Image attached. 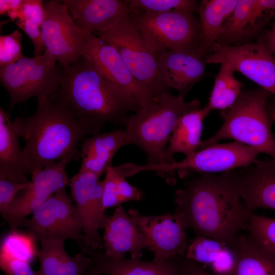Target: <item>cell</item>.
Masks as SVG:
<instances>
[{"instance_id": "6da1fadb", "label": "cell", "mask_w": 275, "mask_h": 275, "mask_svg": "<svg viewBox=\"0 0 275 275\" xmlns=\"http://www.w3.org/2000/svg\"><path fill=\"white\" fill-rule=\"evenodd\" d=\"M59 65V88L49 97L77 119L88 135L100 132L108 123L125 127L129 114L141 108L132 94L108 79L85 57Z\"/></svg>"}, {"instance_id": "7a4b0ae2", "label": "cell", "mask_w": 275, "mask_h": 275, "mask_svg": "<svg viewBox=\"0 0 275 275\" xmlns=\"http://www.w3.org/2000/svg\"><path fill=\"white\" fill-rule=\"evenodd\" d=\"M176 213L197 236L230 245L246 230L250 212L237 192L229 171L220 175L203 174L186 181L175 193Z\"/></svg>"}, {"instance_id": "3957f363", "label": "cell", "mask_w": 275, "mask_h": 275, "mask_svg": "<svg viewBox=\"0 0 275 275\" xmlns=\"http://www.w3.org/2000/svg\"><path fill=\"white\" fill-rule=\"evenodd\" d=\"M37 99L33 114L13 121L17 134L25 142L22 151L31 176L63 159L78 161V148L88 135L82 125L50 97Z\"/></svg>"}, {"instance_id": "277c9868", "label": "cell", "mask_w": 275, "mask_h": 275, "mask_svg": "<svg viewBox=\"0 0 275 275\" xmlns=\"http://www.w3.org/2000/svg\"><path fill=\"white\" fill-rule=\"evenodd\" d=\"M200 108L197 99L186 102L183 97L164 91L154 103L129 116L125 127L131 144L146 154L147 164H168L167 146L176 123L184 115Z\"/></svg>"}, {"instance_id": "5b68a950", "label": "cell", "mask_w": 275, "mask_h": 275, "mask_svg": "<svg viewBox=\"0 0 275 275\" xmlns=\"http://www.w3.org/2000/svg\"><path fill=\"white\" fill-rule=\"evenodd\" d=\"M271 95L262 88L243 90L233 105L221 112L225 120L221 127L212 137L201 141L198 150L230 139L254 147L275 159V138L267 111Z\"/></svg>"}, {"instance_id": "8992f818", "label": "cell", "mask_w": 275, "mask_h": 275, "mask_svg": "<svg viewBox=\"0 0 275 275\" xmlns=\"http://www.w3.org/2000/svg\"><path fill=\"white\" fill-rule=\"evenodd\" d=\"M260 151L256 148L237 142L214 144L198 150L184 159L162 165L133 164L132 172L154 171L171 185L176 182L175 172L180 178L193 173L213 174L235 170L255 163Z\"/></svg>"}, {"instance_id": "52a82bcc", "label": "cell", "mask_w": 275, "mask_h": 275, "mask_svg": "<svg viewBox=\"0 0 275 275\" xmlns=\"http://www.w3.org/2000/svg\"><path fill=\"white\" fill-rule=\"evenodd\" d=\"M130 15L156 58L166 51L199 50L203 54L200 21L194 13H130Z\"/></svg>"}, {"instance_id": "ba28073f", "label": "cell", "mask_w": 275, "mask_h": 275, "mask_svg": "<svg viewBox=\"0 0 275 275\" xmlns=\"http://www.w3.org/2000/svg\"><path fill=\"white\" fill-rule=\"evenodd\" d=\"M114 47L152 101L165 91L157 59L147 45L130 14L105 31L93 34Z\"/></svg>"}, {"instance_id": "9c48e42d", "label": "cell", "mask_w": 275, "mask_h": 275, "mask_svg": "<svg viewBox=\"0 0 275 275\" xmlns=\"http://www.w3.org/2000/svg\"><path fill=\"white\" fill-rule=\"evenodd\" d=\"M61 70L47 50L39 56H25L14 63L0 67V81L8 92L10 109L35 97L50 96L59 89Z\"/></svg>"}, {"instance_id": "30bf717a", "label": "cell", "mask_w": 275, "mask_h": 275, "mask_svg": "<svg viewBox=\"0 0 275 275\" xmlns=\"http://www.w3.org/2000/svg\"><path fill=\"white\" fill-rule=\"evenodd\" d=\"M21 227L26 228L28 233L39 241L64 242L70 239L78 244L84 240L81 218L66 189L53 194L30 218H23L18 228Z\"/></svg>"}, {"instance_id": "8fae6325", "label": "cell", "mask_w": 275, "mask_h": 275, "mask_svg": "<svg viewBox=\"0 0 275 275\" xmlns=\"http://www.w3.org/2000/svg\"><path fill=\"white\" fill-rule=\"evenodd\" d=\"M205 59L207 64L228 63L235 71L275 96V56L263 39L236 45L215 43Z\"/></svg>"}, {"instance_id": "7c38bea8", "label": "cell", "mask_w": 275, "mask_h": 275, "mask_svg": "<svg viewBox=\"0 0 275 275\" xmlns=\"http://www.w3.org/2000/svg\"><path fill=\"white\" fill-rule=\"evenodd\" d=\"M45 19L41 30L47 50L59 65L76 62L81 56L86 34L75 22L62 1L44 2Z\"/></svg>"}, {"instance_id": "4fadbf2b", "label": "cell", "mask_w": 275, "mask_h": 275, "mask_svg": "<svg viewBox=\"0 0 275 275\" xmlns=\"http://www.w3.org/2000/svg\"><path fill=\"white\" fill-rule=\"evenodd\" d=\"M127 212L145 236L148 250L154 254L153 259L185 257L189 244L186 234L188 227L182 215L176 212L146 215L133 208Z\"/></svg>"}, {"instance_id": "5bb4252c", "label": "cell", "mask_w": 275, "mask_h": 275, "mask_svg": "<svg viewBox=\"0 0 275 275\" xmlns=\"http://www.w3.org/2000/svg\"><path fill=\"white\" fill-rule=\"evenodd\" d=\"M72 160L63 159L44 167L35 175L29 187L19 193L8 208L1 213L11 230H18L20 222L46 202L53 194L66 189L69 179L66 171Z\"/></svg>"}, {"instance_id": "9a60e30c", "label": "cell", "mask_w": 275, "mask_h": 275, "mask_svg": "<svg viewBox=\"0 0 275 275\" xmlns=\"http://www.w3.org/2000/svg\"><path fill=\"white\" fill-rule=\"evenodd\" d=\"M100 176L95 173L79 171L69 179L71 197L83 224V242L93 249L103 248V229L105 217L103 205V186Z\"/></svg>"}, {"instance_id": "2e32d148", "label": "cell", "mask_w": 275, "mask_h": 275, "mask_svg": "<svg viewBox=\"0 0 275 275\" xmlns=\"http://www.w3.org/2000/svg\"><path fill=\"white\" fill-rule=\"evenodd\" d=\"M81 56L86 58L108 79L132 94L141 107L154 102L133 77L117 50L98 37L93 34L86 35Z\"/></svg>"}, {"instance_id": "e0dca14e", "label": "cell", "mask_w": 275, "mask_h": 275, "mask_svg": "<svg viewBox=\"0 0 275 275\" xmlns=\"http://www.w3.org/2000/svg\"><path fill=\"white\" fill-rule=\"evenodd\" d=\"M234 186L250 212L275 210V159L257 160L238 171H229Z\"/></svg>"}, {"instance_id": "ac0fdd59", "label": "cell", "mask_w": 275, "mask_h": 275, "mask_svg": "<svg viewBox=\"0 0 275 275\" xmlns=\"http://www.w3.org/2000/svg\"><path fill=\"white\" fill-rule=\"evenodd\" d=\"M161 82L166 89L176 90L184 97L194 85L201 80L207 64L199 50L166 51L157 57Z\"/></svg>"}, {"instance_id": "d6986e66", "label": "cell", "mask_w": 275, "mask_h": 275, "mask_svg": "<svg viewBox=\"0 0 275 275\" xmlns=\"http://www.w3.org/2000/svg\"><path fill=\"white\" fill-rule=\"evenodd\" d=\"M79 246L82 252L94 261L92 267L85 275H182L181 262L183 258L151 261L116 258L106 255L101 249H93L84 243Z\"/></svg>"}, {"instance_id": "ffe728a7", "label": "cell", "mask_w": 275, "mask_h": 275, "mask_svg": "<svg viewBox=\"0 0 275 275\" xmlns=\"http://www.w3.org/2000/svg\"><path fill=\"white\" fill-rule=\"evenodd\" d=\"M103 229L104 252L109 257L122 258L129 253L131 258L141 259L143 249H148L145 236L122 205L106 215Z\"/></svg>"}, {"instance_id": "44dd1931", "label": "cell", "mask_w": 275, "mask_h": 275, "mask_svg": "<svg viewBox=\"0 0 275 275\" xmlns=\"http://www.w3.org/2000/svg\"><path fill=\"white\" fill-rule=\"evenodd\" d=\"M76 24L86 34L103 32L130 13L126 1L64 0Z\"/></svg>"}, {"instance_id": "7402d4cb", "label": "cell", "mask_w": 275, "mask_h": 275, "mask_svg": "<svg viewBox=\"0 0 275 275\" xmlns=\"http://www.w3.org/2000/svg\"><path fill=\"white\" fill-rule=\"evenodd\" d=\"M130 144L125 129L99 132L85 138L80 146L81 162L79 171L92 172L100 177L107 168L113 166V159L117 152L122 147Z\"/></svg>"}, {"instance_id": "603a6c76", "label": "cell", "mask_w": 275, "mask_h": 275, "mask_svg": "<svg viewBox=\"0 0 275 275\" xmlns=\"http://www.w3.org/2000/svg\"><path fill=\"white\" fill-rule=\"evenodd\" d=\"M185 258L199 263L213 275H233L237 262L230 245L197 235L189 241Z\"/></svg>"}, {"instance_id": "cb8c5ba5", "label": "cell", "mask_w": 275, "mask_h": 275, "mask_svg": "<svg viewBox=\"0 0 275 275\" xmlns=\"http://www.w3.org/2000/svg\"><path fill=\"white\" fill-rule=\"evenodd\" d=\"M38 252L41 275H84L93 266L94 261L84 253L71 257L66 252L64 242L53 240L40 241Z\"/></svg>"}, {"instance_id": "d4e9b609", "label": "cell", "mask_w": 275, "mask_h": 275, "mask_svg": "<svg viewBox=\"0 0 275 275\" xmlns=\"http://www.w3.org/2000/svg\"><path fill=\"white\" fill-rule=\"evenodd\" d=\"M19 136L13 126L10 114L0 107V176L30 183L27 167Z\"/></svg>"}, {"instance_id": "484cf974", "label": "cell", "mask_w": 275, "mask_h": 275, "mask_svg": "<svg viewBox=\"0 0 275 275\" xmlns=\"http://www.w3.org/2000/svg\"><path fill=\"white\" fill-rule=\"evenodd\" d=\"M211 112L206 105L203 108L184 115L178 120L167 148L168 164L176 161L173 157L175 153H181L187 156L198 150L201 142L204 120Z\"/></svg>"}, {"instance_id": "4316f807", "label": "cell", "mask_w": 275, "mask_h": 275, "mask_svg": "<svg viewBox=\"0 0 275 275\" xmlns=\"http://www.w3.org/2000/svg\"><path fill=\"white\" fill-rule=\"evenodd\" d=\"M237 259L233 275H275V254L248 235L240 234L230 245Z\"/></svg>"}, {"instance_id": "83f0119b", "label": "cell", "mask_w": 275, "mask_h": 275, "mask_svg": "<svg viewBox=\"0 0 275 275\" xmlns=\"http://www.w3.org/2000/svg\"><path fill=\"white\" fill-rule=\"evenodd\" d=\"M238 0H202L198 12L202 38V52L206 57L216 43L226 20Z\"/></svg>"}, {"instance_id": "f1b7e54d", "label": "cell", "mask_w": 275, "mask_h": 275, "mask_svg": "<svg viewBox=\"0 0 275 275\" xmlns=\"http://www.w3.org/2000/svg\"><path fill=\"white\" fill-rule=\"evenodd\" d=\"M255 0H238L237 5L224 23L216 43L236 45L245 43L250 28Z\"/></svg>"}, {"instance_id": "f546056e", "label": "cell", "mask_w": 275, "mask_h": 275, "mask_svg": "<svg viewBox=\"0 0 275 275\" xmlns=\"http://www.w3.org/2000/svg\"><path fill=\"white\" fill-rule=\"evenodd\" d=\"M235 70L227 63L221 64V68L215 77L209 100L206 105L211 111L221 112L229 108L235 103L243 90L244 85L234 75Z\"/></svg>"}, {"instance_id": "4dcf8cb0", "label": "cell", "mask_w": 275, "mask_h": 275, "mask_svg": "<svg viewBox=\"0 0 275 275\" xmlns=\"http://www.w3.org/2000/svg\"><path fill=\"white\" fill-rule=\"evenodd\" d=\"M103 180V205L105 210L117 207L130 201H140L144 193L136 186L131 185L126 177L119 174L112 166L104 172Z\"/></svg>"}, {"instance_id": "1f68e13d", "label": "cell", "mask_w": 275, "mask_h": 275, "mask_svg": "<svg viewBox=\"0 0 275 275\" xmlns=\"http://www.w3.org/2000/svg\"><path fill=\"white\" fill-rule=\"evenodd\" d=\"M36 241L29 233L11 230L1 240L0 257L31 263L38 255Z\"/></svg>"}, {"instance_id": "d6a6232c", "label": "cell", "mask_w": 275, "mask_h": 275, "mask_svg": "<svg viewBox=\"0 0 275 275\" xmlns=\"http://www.w3.org/2000/svg\"><path fill=\"white\" fill-rule=\"evenodd\" d=\"M130 13L198 12L199 5L194 0H129L126 1Z\"/></svg>"}, {"instance_id": "836d02e7", "label": "cell", "mask_w": 275, "mask_h": 275, "mask_svg": "<svg viewBox=\"0 0 275 275\" xmlns=\"http://www.w3.org/2000/svg\"><path fill=\"white\" fill-rule=\"evenodd\" d=\"M248 235L263 249L275 254V218L255 213L250 214Z\"/></svg>"}, {"instance_id": "e575fe53", "label": "cell", "mask_w": 275, "mask_h": 275, "mask_svg": "<svg viewBox=\"0 0 275 275\" xmlns=\"http://www.w3.org/2000/svg\"><path fill=\"white\" fill-rule=\"evenodd\" d=\"M22 34L18 30L0 37V67L15 63L24 56L22 52Z\"/></svg>"}, {"instance_id": "d590c367", "label": "cell", "mask_w": 275, "mask_h": 275, "mask_svg": "<svg viewBox=\"0 0 275 275\" xmlns=\"http://www.w3.org/2000/svg\"><path fill=\"white\" fill-rule=\"evenodd\" d=\"M275 17V0H255L250 28L251 38Z\"/></svg>"}, {"instance_id": "8d00e7d4", "label": "cell", "mask_w": 275, "mask_h": 275, "mask_svg": "<svg viewBox=\"0 0 275 275\" xmlns=\"http://www.w3.org/2000/svg\"><path fill=\"white\" fill-rule=\"evenodd\" d=\"M30 183L0 176V212H4L11 204L16 196L27 188Z\"/></svg>"}, {"instance_id": "74e56055", "label": "cell", "mask_w": 275, "mask_h": 275, "mask_svg": "<svg viewBox=\"0 0 275 275\" xmlns=\"http://www.w3.org/2000/svg\"><path fill=\"white\" fill-rule=\"evenodd\" d=\"M15 23L31 40L34 46L35 56L42 54L43 51L45 50V47L42 39L41 26L36 22L28 19L17 20Z\"/></svg>"}, {"instance_id": "f35d334b", "label": "cell", "mask_w": 275, "mask_h": 275, "mask_svg": "<svg viewBox=\"0 0 275 275\" xmlns=\"http://www.w3.org/2000/svg\"><path fill=\"white\" fill-rule=\"evenodd\" d=\"M44 2L41 0H24L20 18L18 20L28 19L41 26L45 19Z\"/></svg>"}, {"instance_id": "ab89813d", "label": "cell", "mask_w": 275, "mask_h": 275, "mask_svg": "<svg viewBox=\"0 0 275 275\" xmlns=\"http://www.w3.org/2000/svg\"><path fill=\"white\" fill-rule=\"evenodd\" d=\"M0 268L7 275H41L28 262L3 257H0Z\"/></svg>"}, {"instance_id": "60d3db41", "label": "cell", "mask_w": 275, "mask_h": 275, "mask_svg": "<svg viewBox=\"0 0 275 275\" xmlns=\"http://www.w3.org/2000/svg\"><path fill=\"white\" fill-rule=\"evenodd\" d=\"M182 275H213L197 262L183 258L181 262Z\"/></svg>"}, {"instance_id": "b9f144b4", "label": "cell", "mask_w": 275, "mask_h": 275, "mask_svg": "<svg viewBox=\"0 0 275 275\" xmlns=\"http://www.w3.org/2000/svg\"><path fill=\"white\" fill-rule=\"evenodd\" d=\"M24 0H0V14L7 15L10 12L16 11L20 9Z\"/></svg>"}, {"instance_id": "7bdbcfd3", "label": "cell", "mask_w": 275, "mask_h": 275, "mask_svg": "<svg viewBox=\"0 0 275 275\" xmlns=\"http://www.w3.org/2000/svg\"><path fill=\"white\" fill-rule=\"evenodd\" d=\"M263 39L267 47L275 56V19L271 30Z\"/></svg>"}, {"instance_id": "ee69618b", "label": "cell", "mask_w": 275, "mask_h": 275, "mask_svg": "<svg viewBox=\"0 0 275 275\" xmlns=\"http://www.w3.org/2000/svg\"><path fill=\"white\" fill-rule=\"evenodd\" d=\"M267 111L271 123L275 125V96L271 95L268 99Z\"/></svg>"}]
</instances>
